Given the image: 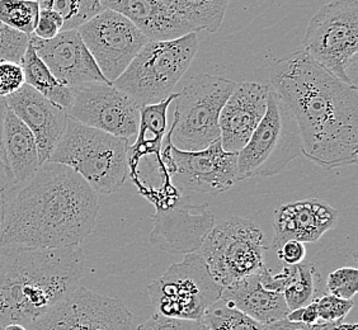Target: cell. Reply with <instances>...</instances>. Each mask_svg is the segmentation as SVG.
I'll return each instance as SVG.
<instances>
[{"label":"cell","instance_id":"6da1fadb","mask_svg":"<svg viewBox=\"0 0 358 330\" xmlns=\"http://www.w3.org/2000/svg\"><path fill=\"white\" fill-rule=\"evenodd\" d=\"M271 84L295 118L301 154L331 171L358 160V92L297 50L271 66Z\"/></svg>","mask_w":358,"mask_h":330},{"label":"cell","instance_id":"7a4b0ae2","mask_svg":"<svg viewBox=\"0 0 358 330\" xmlns=\"http://www.w3.org/2000/svg\"><path fill=\"white\" fill-rule=\"evenodd\" d=\"M98 213L96 193L82 175L46 162L27 183L4 189L0 247L80 245L93 233Z\"/></svg>","mask_w":358,"mask_h":330},{"label":"cell","instance_id":"3957f363","mask_svg":"<svg viewBox=\"0 0 358 330\" xmlns=\"http://www.w3.org/2000/svg\"><path fill=\"white\" fill-rule=\"evenodd\" d=\"M84 266L80 245L0 247V325L29 327L80 286Z\"/></svg>","mask_w":358,"mask_h":330},{"label":"cell","instance_id":"277c9868","mask_svg":"<svg viewBox=\"0 0 358 330\" xmlns=\"http://www.w3.org/2000/svg\"><path fill=\"white\" fill-rule=\"evenodd\" d=\"M129 140L79 124L68 117L65 130L48 162L66 165L94 192L110 194L129 179Z\"/></svg>","mask_w":358,"mask_h":330},{"label":"cell","instance_id":"5b68a950","mask_svg":"<svg viewBox=\"0 0 358 330\" xmlns=\"http://www.w3.org/2000/svg\"><path fill=\"white\" fill-rule=\"evenodd\" d=\"M197 35L192 32L169 41L148 42L112 85L138 107L166 101L199 51Z\"/></svg>","mask_w":358,"mask_h":330},{"label":"cell","instance_id":"8992f818","mask_svg":"<svg viewBox=\"0 0 358 330\" xmlns=\"http://www.w3.org/2000/svg\"><path fill=\"white\" fill-rule=\"evenodd\" d=\"M236 82L224 76L200 74L188 79L174 96L168 134L179 150L197 152L220 138L219 118Z\"/></svg>","mask_w":358,"mask_h":330},{"label":"cell","instance_id":"52a82bcc","mask_svg":"<svg viewBox=\"0 0 358 330\" xmlns=\"http://www.w3.org/2000/svg\"><path fill=\"white\" fill-rule=\"evenodd\" d=\"M303 46L331 76L357 87L358 0H333L320 8L306 28Z\"/></svg>","mask_w":358,"mask_h":330},{"label":"cell","instance_id":"ba28073f","mask_svg":"<svg viewBox=\"0 0 358 330\" xmlns=\"http://www.w3.org/2000/svg\"><path fill=\"white\" fill-rule=\"evenodd\" d=\"M296 121L275 90H269L267 110L247 145L236 154V180L272 177L301 154Z\"/></svg>","mask_w":358,"mask_h":330},{"label":"cell","instance_id":"9c48e42d","mask_svg":"<svg viewBox=\"0 0 358 330\" xmlns=\"http://www.w3.org/2000/svg\"><path fill=\"white\" fill-rule=\"evenodd\" d=\"M176 93L166 101L140 107V121L135 143L129 146V178L138 192L154 203L155 208L169 207L180 199L178 188L172 183L162 159L166 135V112Z\"/></svg>","mask_w":358,"mask_h":330},{"label":"cell","instance_id":"30bf717a","mask_svg":"<svg viewBox=\"0 0 358 330\" xmlns=\"http://www.w3.org/2000/svg\"><path fill=\"white\" fill-rule=\"evenodd\" d=\"M264 234L255 221L233 216L207 234L199 254L222 289L266 267Z\"/></svg>","mask_w":358,"mask_h":330},{"label":"cell","instance_id":"8fae6325","mask_svg":"<svg viewBox=\"0 0 358 330\" xmlns=\"http://www.w3.org/2000/svg\"><path fill=\"white\" fill-rule=\"evenodd\" d=\"M150 303L164 317L201 322L206 310L220 300L216 282L199 253L185 255L148 286Z\"/></svg>","mask_w":358,"mask_h":330},{"label":"cell","instance_id":"7c38bea8","mask_svg":"<svg viewBox=\"0 0 358 330\" xmlns=\"http://www.w3.org/2000/svg\"><path fill=\"white\" fill-rule=\"evenodd\" d=\"M29 330H138L131 310L117 297L79 286L27 327Z\"/></svg>","mask_w":358,"mask_h":330},{"label":"cell","instance_id":"4fadbf2b","mask_svg":"<svg viewBox=\"0 0 358 330\" xmlns=\"http://www.w3.org/2000/svg\"><path fill=\"white\" fill-rule=\"evenodd\" d=\"M104 78L113 82L149 40L124 15L104 9L78 28Z\"/></svg>","mask_w":358,"mask_h":330},{"label":"cell","instance_id":"5bb4252c","mask_svg":"<svg viewBox=\"0 0 358 330\" xmlns=\"http://www.w3.org/2000/svg\"><path fill=\"white\" fill-rule=\"evenodd\" d=\"M68 116L117 138L136 135L140 107L122 92L107 82H90L73 88Z\"/></svg>","mask_w":358,"mask_h":330},{"label":"cell","instance_id":"9a60e30c","mask_svg":"<svg viewBox=\"0 0 358 330\" xmlns=\"http://www.w3.org/2000/svg\"><path fill=\"white\" fill-rule=\"evenodd\" d=\"M172 183L180 189L219 194L227 192L236 182V154L227 152L220 138L197 152L179 150L171 146Z\"/></svg>","mask_w":358,"mask_h":330},{"label":"cell","instance_id":"2e32d148","mask_svg":"<svg viewBox=\"0 0 358 330\" xmlns=\"http://www.w3.org/2000/svg\"><path fill=\"white\" fill-rule=\"evenodd\" d=\"M215 224L214 213L207 205L180 200L168 208L157 210L150 243L152 247L172 254L196 253Z\"/></svg>","mask_w":358,"mask_h":330},{"label":"cell","instance_id":"e0dca14e","mask_svg":"<svg viewBox=\"0 0 358 330\" xmlns=\"http://www.w3.org/2000/svg\"><path fill=\"white\" fill-rule=\"evenodd\" d=\"M28 37L36 52L62 85L76 88L90 82L112 84L98 68L78 29L62 31L48 41L34 35Z\"/></svg>","mask_w":358,"mask_h":330},{"label":"cell","instance_id":"ac0fdd59","mask_svg":"<svg viewBox=\"0 0 358 330\" xmlns=\"http://www.w3.org/2000/svg\"><path fill=\"white\" fill-rule=\"evenodd\" d=\"M269 90L262 82L235 84L219 118L220 143L225 152L238 154L247 145L266 115Z\"/></svg>","mask_w":358,"mask_h":330},{"label":"cell","instance_id":"d6986e66","mask_svg":"<svg viewBox=\"0 0 358 330\" xmlns=\"http://www.w3.org/2000/svg\"><path fill=\"white\" fill-rule=\"evenodd\" d=\"M6 101L8 110H12L34 134L40 164L46 163L64 134L69 117L68 112L51 103L27 84L7 96Z\"/></svg>","mask_w":358,"mask_h":330},{"label":"cell","instance_id":"ffe728a7","mask_svg":"<svg viewBox=\"0 0 358 330\" xmlns=\"http://www.w3.org/2000/svg\"><path fill=\"white\" fill-rule=\"evenodd\" d=\"M338 216L334 207L315 199L281 205L275 211L272 248L277 250L289 241L315 243L336 225Z\"/></svg>","mask_w":358,"mask_h":330},{"label":"cell","instance_id":"44dd1931","mask_svg":"<svg viewBox=\"0 0 358 330\" xmlns=\"http://www.w3.org/2000/svg\"><path fill=\"white\" fill-rule=\"evenodd\" d=\"M103 9L124 15L149 41H169L192 34L164 0H99Z\"/></svg>","mask_w":358,"mask_h":330},{"label":"cell","instance_id":"7402d4cb","mask_svg":"<svg viewBox=\"0 0 358 330\" xmlns=\"http://www.w3.org/2000/svg\"><path fill=\"white\" fill-rule=\"evenodd\" d=\"M221 299L264 327L285 320L289 313L282 292L266 287L259 271L222 289Z\"/></svg>","mask_w":358,"mask_h":330},{"label":"cell","instance_id":"603a6c76","mask_svg":"<svg viewBox=\"0 0 358 330\" xmlns=\"http://www.w3.org/2000/svg\"><path fill=\"white\" fill-rule=\"evenodd\" d=\"M4 149L13 187L27 183L41 166L38 148L34 134L9 110L4 118Z\"/></svg>","mask_w":358,"mask_h":330},{"label":"cell","instance_id":"cb8c5ba5","mask_svg":"<svg viewBox=\"0 0 358 330\" xmlns=\"http://www.w3.org/2000/svg\"><path fill=\"white\" fill-rule=\"evenodd\" d=\"M21 65L26 84L38 92L51 103L68 112L73 103V88L62 85L52 76L48 65L36 52L35 48L31 43H28L27 50L22 57Z\"/></svg>","mask_w":358,"mask_h":330},{"label":"cell","instance_id":"d4e9b609","mask_svg":"<svg viewBox=\"0 0 358 330\" xmlns=\"http://www.w3.org/2000/svg\"><path fill=\"white\" fill-rule=\"evenodd\" d=\"M180 21L199 34L219 31L227 13L229 0H164Z\"/></svg>","mask_w":358,"mask_h":330},{"label":"cell","instance_id":"484cf974","mask_svg":"<svg viewBox=\"0 0 358 330\" xmlns=\"http://www.w3.org/2000/svg\"><path fill=\"white\" fill-rule=\"evenodd\" d=\"M201 323L208 330H266L264 325L235 309L222 299L206 310Z\"/></svg>","mask_w":358,"mask_h":330},{"label":"cell","instance_id":"4316f807","mask_svg":"<svg viewBox=\"0 0 358 330\" xmlns=\"http://www.w3.org/2000/svg\"><path fill=\"white\" fill-rule=\"evenodd\" d=\"M41 4L35 0H0V22L31 36L35 31Z\"/></svg>","mask_w":358,"mask_h":330},{"label":"cell","instance_id":"83f0119b","mask_svg":"<svg viewBox=\"0 0 358 330\" xmlns=\"http://www.w3.org/2000/svg\"><path fill=\"white\" fill-rule=\"evenodd\" d=\"M41 8L55 10L64 18V29H78L104 10L99 0H43Z\"/></svg>","mask_w":358,"mask_h":330},{"label":"cell","instance_id":"f1b7e54d","mask_svg":"<svg viewBox=\"0 0 358 330\" xmlns=\"http://www.w3.org/2000/svg\"><path fill=\"white\" fill-rule=\"evenodd\" d=\"M317 277L320 275L313 261H303L297 264L295 278L283 291L285 301L289 311L303 308L315 299V280Z\"/></svg>","mask_w":358,"mask_h":330},{"label":"cell","instance_id":"f546056e","mask_svg":"<svg viewBox=\"0 0 358 330\" xmlns=\"http://www.w3.org/2000/svg\"><path fill=\"white\" fill-rule=\"evenodd\" d=\"M29 43V37L8 27L0 22V62H14L21 64Z\"/></svg>","mask_w":358,"mask_h":330},{"label":"cell","instance_id":"4dcf8cb0","mask_svg":"<svg viewBox=\"0 0 358 330\" xmlns=\"http://www.w3.org/2000/svg\"><path fill=\"white\" fill-rule=\"evenodd\" d=\"M327 289L329 295L352 300L358 291V269L341 267L333 271L327 278Z\"/></svg>","mask_w":358,"mask_h":330},{"label":"cell","instance_id":"1f68e13d","mask_svg":"<svg viewBox=\"0 0 358 330\" xmlns=\"http://www.w3.org/2000/svg\"><path fill=\"white\" fill-rule=\"evenodd\" d=\"M317 315L320 323H334L343 322L345 315L353 309V300L339 299L337 296L324 295L315 297Z\"/></svg>","mask_w":358,"mask_h":330},{"label":"cell","instance_id":"d6a6232c","mask_svg":"<svg viewBox=\"0 0 358 330\" xmlns=\"http://www.w3.org/2000/svg\"><path fill=\"white\" fill-rule=\"evenodd\" d=\"M26 84L20 62H0V96L7 98Z\"/></svg>","mask_w":358,"mask_h":330},{"label":"cell","instance_id":"836d02e7","mask_svg":"<svg viewBox=\"0 0 358 330\" xmlns=\"http://www.w3.org/2000/svg\"><path fill=\"white\" fill-rule=\"evenodd\" d=\"M138 330H202V323L178 317H164L159 313L140 324Z\"/></svg>","mask_w":358,"mask_h":330},{"label":"cell","instance_id":"e575fe53","mask_svg":"<svg viewBox=\"0 0 358 330\" xmlns=\"http://www.w3.org/2000/svg\"><path fill=\"white\" fill-rule=\"evenodd\" d=\"M62 29H64V18L62 15L55 10L41 8L38 22L32 35L43 41H48L55 38Z\"/></svg>","mask_w":358,"mask_h":330},{"label":"cell","instance_id":"d590c367","mask_svg":"<svg viewBox=\"0 0 358 330\" xmlns=\"http://www.w3.org/2000/svg\"><path fill=\"white\" fill-rule=\"evenodd\" d=\"M8 106L6 98L0 96V188L8 189L14 186L13 177L8 165L6 149H4V118Z\"/></svg>","mask_w":358,"mask_h":330},{"label":"cell","instance_id":"8d00e7d4","mask_svg":"<svg viewBox=\"0 0 358 330\" xmlns=\"http://www.w3.org/2000/svg\"><path fill=\"white\" fill-rule=\"evenodd\" d=\"M357 324H345L343 322L334 323H317L306 325L303 323H292L289 320H281L266 327V330H357Z\"/></svg>","mask_w":358,"mask_h":330},{"label":"cell","instance_id":"74e56055","mask_svg":"<svg viewBox=\"0 0 358 330\" xmlns=\"http://www.w3.org/2000/svg\"><path fill=\"white\" fill-rule=\"evenodd\" d=\"M280 261L287 266H296L306 258V248L303 243L296 241H289L283 243L280 249L275 250Z\"/></svg>","mask_w":358,"mask_h":330},{"label":"cell","instance_id":"f35d334b","mask_svg":"<svg viewBox=\"0 0 358 330\" xmlns=\"http://www.w3.org/2000/svg\"><path fill=\"white\" fill-rule=\"evenodd\" d=\"M286 320L292 322V323L306 324V325L320 323L319 315H317V303L313 300L310 303H308L303 308L289 311Z\"/></svg>","mask_w":358,"mask_h":330},{"label":"cell","instance_id":"ab89813d","mask_svg":"<svg viewBox=\"0 0 358 330\" xmlns=\"http://www.w3.org/2000/svg\"><path fill=\"white\" fill-rule=\"evenodd\" d=\"M4 330H29L27 327L21 325V324H9L7 327H4Z\"/></svg>","mask_w":358,"mask_h":330},{"label":"cell","instance_id":"60d3db41","mask_svg":"<svg viewBox=\"0 0 358 330\" xmlns=\"http://www.w3.org/2000/svg\"><path fill=\"white\" fill-rule=\"evenodd\" d=\"M3 207H4V189L0 188V227H1V217H3Z\"/></svg>","mask_w":358,"mask_h":330},{"label":"cell","instance_id":"b9f144b4","mask_svg":"<svg viewBox=\"0 0 358 330\" xmlns=\"http://www.w3.org/2000/svg\"><path fill=\"white\" fill-rule=\"evenodd\" d=\"M202 330H208V329H207L206 327H205V325H203V324H202Z\"/></svg>","mask_w":358,"mask_h":330},{"label":"cell","instance_id":"7bdbcfd3","mask_svg":"<svg viewBox=\"0 0 358 330\" xmlns=\"http://www.w3.org/2000/svg\"><path fill=\"white\" fill-rule=\"evenodd\" d=\"M0 330H4V327H1V325H0Z\"/></svg>","mask_w":358,"mask_h":330},{"label":"cell","instance_id":"ee69618b","mask_svg":"<svg viewBox=\"0 0 358 330\" xmlns=\"http://www.w3.org/2000/svg\"><path fill=\"white\" fill-rule=\"evenodd\" d=\"M35 1H38V3H41V1H43V0H35Z\"/></svg>","mask_w":358,"mask_h":330}]
</instances>
